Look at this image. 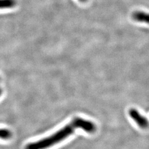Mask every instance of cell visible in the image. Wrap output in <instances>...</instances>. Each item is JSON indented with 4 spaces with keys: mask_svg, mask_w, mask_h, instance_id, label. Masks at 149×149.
<instances>
[{
    "mask_svg": "<svg viewBox=\"0 0 149 149\" xmlns=\"http://www.w3.org/2000/svg\"><path fill=\"white\" fill-rule=\"evenodd\" d=\"M133 17L134 19L137 21L146 22V23H148L149 22L148 14L144 12H141V11L136 12L134 13Z\"/></svg>",
    "mask_w": 149,
    "mask_h": 149,
    "instance_id": "cell-3",
    "label": "cell"
},
{
    "mask_svg": "<svg viewBox=\"0 0 149 149\" xmlns=\"http://www.w3.org/2000/svg\"><path fill=\"white\" fill-rule=\"evenodd\" d=\"M129 114L135 122L140 127L146 128L148 126V120L146 118L142 116L135 109H131L129 111Z\"/></svg>",
    "mask_w": 149,
    "mask_h": 149,
    "instance_id": "cell-2",
    "label": "cell"
},
{
    "mask_svg": "<svg viewBox=\"0 0 149 149\" xmlns=\"http://www.w3.org/2000/svg\"><path fill=\"white\" fill-rule=\"evenodd\" d=\"M77 129H81L92 133L96 130V125L90 120L81 118H76L71 122L52 135L36 142L28 144L26 149H46L58 144L71 135Z\"/></svg>",
    "mask_w": 149,
    "mask_h": 149,
    "instance_id": "cell-1",
    "label": "cell"
},
{
    "mask_svg": "<svg viewBox=\"0 0 149 149\" xmlns=\"http://www.w3.org/2000/svg\"><path fill=\"white\" fill-rule=\"evenodd\" d=\"M15 5V0H0V8H11Z\"/></svg>",
    "mask_w": 149,
    "mask_h": 149,
    "instance_id": "cell-4",
    "label": "cell"
},
{
    "mask_svg": "<svg viewBox=\"0 0 149 149\" xmlns=\"http://www.w3.org/2000/svg\"><path fill=\"white\" fill-rule=\"evenodd\" d=\"M80 1H82V2H85V1H86V0H80Z\"/></svg>",
    "mask_w": 149,
    "mask_h": 149,
    "instance_id": "cell-7",
    "label": "cell"
},
{
    "mask_svg": "<svg viewBox=\"0 0 149 149\" xmlns=\"http://www.w3.org/2000/svg\"><path fill=\"white\" fill-rule=\"evenodd\" d=\"M12 137V133L7 129H0V139L8 140Z\"/></svg>",
    "mask_w": 149,
    "mask_h": 149,
    "instance_id": "cell-5",
    "label": "cell"
},
{
    "mask_svg": "<svg viewBox=\"0 0 149 149\" xmlns=\"http://www.w3.org/2000/svg\"><path fill=\"white\" fill-rule=\"evenodd\" d=\"M2 93V89L0 88V96H1Z\"/></svg>",
    "mask_w": 149,
    "mask_h": 149,
    "instance_id": "cell-6",
    "label": "cell"
}]
</instances>
